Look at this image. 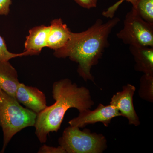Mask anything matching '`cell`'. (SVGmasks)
<instances>
[{
  "mask_svg": "<svg viewBox=\"0 0 153 153\" xmlns=\"http://www.w3.org/2000/svg\"><path fill=\"white\" fill-rule=\"evenodd\" d=\"M120 22L117 17L106 23L97 19L87 30L79 33L71 32L64 47L55 50L54 55L59 58H68L78 63L77 72L85 81L94 82L92 66L98 63L104 49L108 45V38L113 29Z\"/></svg>",
  "mask_w": 153,
  "mask_h": 153,
  "instance_id": "cell-1",
  "label": "cell"
},
{
  "mask_svg": "<svg viewBox=\"0 0 153 153\" xmlns=\"http://www.w3.org/2000/svg\"><path fill=\"white\" fill-rule=\"evenodd\" d=\"M52 93L55 102L37 114L34 126L35 134L42 143L47 142L50 133L60 129L68 109L75 108L80 112L90 109L94 105L88 89L79 87L67 78L54 82Z\"/></svg>",
  "mask_w": 153,
  "mask_h": 153,
  "instance_id": "cell-2",
  "label": "cell"
},
{
  "mask_svg": "<svg viewBox=\"0 0 153 153\" xmlns=\"http://www.w3.org/2000/svg\"><path fill=\"white\" fill-rule=\"evenodd\" d=\"M37 114L22 106L16 99L0 88V126L3 132V145L0 153L4 152L13 137L23 129L34 127Z\"/></svg>",
  "mask_w": 153,
  "mask_h": 153,
  "instance_id": "cell-3",
  "label": "cell"
},
{
  "mask_svg": "<svg viewBox=\"0 0 153 153\" xmlns=\"http://www.w3.org/2000/svg\"><path fill=\"white\" fill-rule=\"evenodd\" d=\"M58 143L66 153H101L107 147L103 135L71 126L64 129Z\"/></svg>",
  "mask_w": 153,
  "mask_h": 153,
  "instance_id": "cell-4",
  "label": "cell"
},
{
  "mask_svg": "<svg viewBox=\"0 0 153 153\" xmlns=\"http://www.w3.org/2000/svg\"><path fill=\"white\" fill-rule=\"evenodd\" d=\"M118 38L130 46L153 47V25L146 22L133 8L126 16Z\"/></svg>",
  "mask_w": 153,
  "mask_h": 153,
  "instance_id": "cell-5",
  "label": "cell"
},
{
  "mask_svg": "<svg viewBox=\"0 0 153 153\" xmlns=\"http://www.w3.org/2000/svg\"><path fill=\"white\" fill-rule=\"evenodd\" d=\"M119 116H122L120 112L111 105H104L100 103L94 110L88 109L79 112L78 116L69 121L68 123L82 128L88 125L101 122L108 127L113 118Z\"/></svg>",
  "mask_w": 153,
  "mask_h": 153,
  "instance_id": "cell-6",
  "label": "cell"
},
{
  "mask_svg": "<svg viewBox=\"0 0 153 153\" xmlns=\"http://www.w3.org/2000/svg\"><path fill=\"white\" fill-rule=\"evenodd\" d=\"M136 88L130 84L123 87L122 91L113 96L110 104L120 112L122 116L126 118L130 125L138 126L140 124L138 116L137 115L133 102V97Z\"/></svg>",
  "mask_w": 153,
  "mask_h": 153,
  "instance_id": "cell-7",
  "label": "cell"
},
{
  "mask_svg": "<svg viewBox=\"0 0 153 153\" xmlns=\"http://www.w3.org/2000/svg\"><path fill=\"white\" fill-rule=\"evenodd\" d=\"M16 98L19 103L37 114L47 107L46 95L43 91L23 83L20 82L18 86Z\"/></svg>",
  "mask_w": 153,
  "mask_h": 153,
  "instance_id": "cell-8",
  "label": "cell"
},
{
  "mask_svg": "<svg viewBox=\"0 0 153 153\" xmlns=\"http://www.w3.org/2000/svg\"><path fill=\"white\" fill-rule=\"evenodd\" d=\"M47 38V47L54 51L64 47L71 36V32L61 19L51 22Z\"/></svg>",
  "mask_w": 153,
  "mask_h": 153,
  "instance_id": "cell-9",
  "label": "cell"
},
{
  "mask_svg": "<svg viewBox=\"0 0 153 153\" xmlns=\"http://www.w3.org/2000/svg\"><path fill=\"white\" fill-rule=\"evenodd\" d=\"M50 26L41 25L29 30V35L26 37L25 51L31 52L33 55H38L44 47H47V36Z\"/></svg>",
  "mask_w": 153,
  "mask_h": 153,
  "instance_id": "cell-10",
  "label": "cell"
},
{
  "mask_svg": "<svg viewBox=\"0 0 153 153\" xmlns=\"http://www.w3.org/2000/svg\"><path fill=\"white\" fill-rule=\"evenodd\" d=\"M18 72L9 61H0V88L16 98L20 84Z\"/></svg>",
  "mask_w": 153,
  "mask_h": 153,
  "instance_id": "cell-11",
  "label": "cell"
},
{
  "mask_svg": "<svg viewBox=\"0 0 153 153\" xmlns=\"http://www.w3.org/2000/svg\"><path fill=\"white\" fill-rule=\"evenodd\" d=\"M130 51L135 60V69L144 74H153V48L130 46Z\"/></svg>",
  "mask_w": 153,
  "mask_h": 153,
  "instance_id": "cell-12",
  "label": "cell"
},
{
  "mask_svg": "<svg viewBox=\"0 0 153 153\" xmlns=\"http://www.w3.org/2000/svg\"><path fill=\"white\" fill-rule=\"evenodd\" d=\"M139 94L141 98L153 102V74H144L141 78Z\"/></svg>",
  "mask_w": 153,
  "mask_h": 153,
  "instance_id": "cell-13",
  "label": "cell"
},
{
  "mask_svg": "<svg viewBox=\"0 0 153 153\" xmlns=\"http://www.w3.org/2000/svg\"><path fill=\"white\" fill-rule=\"evenodd\" d=\"M133 9L142 19L153 25V0H138Z\"/></svg>",
  "mask_w": 153,
  "mask_h": 153,
  "instance_id": "cell-14",
  "label": "cell"
},
{
  "mask_svg": "<svg viewBox=\"0 0 153 153\" xmlns=\"http://www.w3.org/2000/svg\"><path fill=\"white\" fill-rule=\"evenodd\" d=\"M27 55H33L31 52L25 51L22 53L14 54L8 50L5 41L0 35V61H9L12 58Z\"/></svg>",
  "mask_w": 153,
  "mask_h": 153,
  "instance_id": "cell-15",
  "label": "cell"
},
{
  "mask_svg": "<svg viewBox=\"0 0 153 153\" xmlns=\"http://www.w3.org/2000/svg\"><path fill=\"white\" fill-rule=\"evenodd\" d=\"M38 153H66V151L59 146L57 147L49 146L46 145L42 146L38 150Z\"/></svg>",
  "mask_w": 153,
  "mask_h": 153,
  "instance_id": "cell-16",
  "label": "cell"
},
{
  "mask_svg": "<svg viewBox=\"0 0 153 153\" xmlns=\"http://www.w3.org/2000/svg\"><path fill=\"white\" fill-rule=\"evenodd\" d=\"M12 4V0H0V16L8 15Z\"/></svg>",
  "mask_w": 153,
  "mask_h": 153,
  "instance_id": "cell-17",
  "label": "cell"
},
{
  "mask_svg": "<svg viewBox=\"0 0 153 153\" xmlns=\"http://www.w3.org/2000/svg\"><path fill=\"white\" fill-rule=\"evenodd\" d=\"M79 6L86 9L96 7L98 0H74Z\"/></svg>",
  "mask_w": 153,
  "mask_h": 153,
  "instance_id": "cell-18",
  "label": "cell"
},
{
  "mask_svg": "<svg viewBox=\"0 0 153 153\" xmlns=\"http://www.w3.org/2000/svg\"><path fill=\"white\" fill-rule=\"evenodd\" d=\"M123 1H127L131 3L132 5L133 8H135L136 7L138 1V0H123Z\"/></svg>",
  "mask_w": 153,
  "mask_h": 153,
  "instance_id": "cell-19",
  "label": "cell"
}]
</instances>
